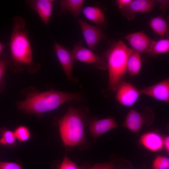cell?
Returning a JSON list of instances; mask_svg holds the SVG:
<instances>
[{
  "mask_svg": "<svg viewBox=\"0 0 169 169\" xmlns=\"http://www.w3.org/2000/svg\"><path fill=\"white\" fill-rule=\"evenodd\" d=\"M81 100L79 95L75 93L51 90L29 94L19 102L18 107L28 113L41 114L55 109L66 101Z\"/></svg>",
  "mask_w": 169,
  "mask_h": 169,
  "instance_id": "6da1fadb",
  "label": "cell"
},
{
  "mask_svg": "<svg viewBox=\"0 0 169 169\" xmlns=\"http://www.w3.org/2000/svg\"><path fill=\"white\" fill-rule=\"evenodd\" d=\"M13 26L10 49L12 60L17 66H27L29 69L35 65L33 59L32 52L28 32L25 28L24 19L20 16L13 18Z\"/></svg>",
  "mask_w": 169,
  "mask_h": 169,
  "instance_id": "7a4b0ae2",
  "label": "cell"
},
{
  "mask_svg": "<svg viewBox=\"0 0 169 169\" xmlns=\"http://www.w3.org/2000/svg\"><path fill=\"white\" fill-rule=\"evenodd\" d=\"M133 49L127 47L121 40L113 42L104 55L107 63L109 72V88L115 91L127 71L128 58Z\"/></svg>",
  "mask_w": 169,
  "mask_h": 169,
  "instance_id": "3957f363",
  "label": "cell"
},
{
  "mask_svg": "<svg viewBox=\"0 0 169 169\" xmlns=\"http://www.w3.org/2000/svg\"><path fill=\"white\" fill-rule=\"evenodd\" d=\"M60 136L64 144L74 146L85 142L84 129L79 111L70 106L59 121Z\"/></svg>",
  "mask_w": 169,
  "mask_h": 169,
  "instance_id": "277c9868",
  "label": "cell"
},
{
  "mask_svg": "<svg viewBox=\"0 0 169 169\" xmlns=\"http://www.w3.org/2000/svg\"><path fill=\"white\" fill-rule=\"evenodd\" d=\"M154 119V114L149 107L144 108L142 112L131 110L127 114L122 126L138 134L144 124L150 125Z\"/></svg>",
  "mask_w": 169,
  "mask_h": 169,
  "instance_id": "5b68a950",
  "label": "cell"
},
{
  "mask_svg": "<svg viewBox=\"0 0 169 169\" xmlns=\"http://www.w3.org/2000/svg\"><path fill=\"white\" fill-rule=\"evenodd\" d=\"M71 52L74 59L91 64L95 67L99 69L105 70L107 68L106 59L84 47L82 40L75 44Z\"/></svg>",
  "mask_w": 169,
  "mask_h": 169,
  "instance_id": "8992f818",
  "label": "cell"
},
{
  "mask_svg": "<svg viewBox=\"0 0 169 169\" xmlns=\"http://www.w3.org/2000/svg\"><path fill=\"white\" fill-rule=\"evenodd\" d=\"M115 98L122 105L132 107L141 95L140 91L131 83L122 80L116 90Z\"/></svg>",
  "mask_w": 169,
  "mask_h": 169,
  "instance_id": "52a82bcc",
  "label": "cell"
},
{
  "mask_svg": "<svg viewBox=\"0 0 169 169\" xmlns=\"http://www.w3.org/2000/svg\"><path fill=\"white\" fill-rule=\"evenodd\" d=\"M78 21L89 49H95L100 40L105 38L102 29L100 26L91 25L80 18Z\"/></svg>",
  "mask_w": 169,
  "mask_h": 169,
  "instance_id": "ba28073f",
  "label": "cell"
},
{
  "mask_svg": "<svg viewBox=\"0 0 169 169\" xmlns=\"http://www.w3.org/2000/svg\"><path fill=\"white\" fill-rule=\"evenodd\" d=\"M54 50L68 79L74 82L75 80L72 75V69L74 59L71 51L60 44L54 41Z\"/></svg>",
  "mask_w": 169,
  "mask_h": 169,
  "instance_id": "9c48e42d",
  "label": "cell"
},
{
  "mask_svg": "<svg viewBox=\"0 0 169 169\" xmlns=\"http://www.w3.org/2000/svg\"><path fill=\"white\" fill-rule=\"evenodd\" d=\"M144 94L165 102H169V79L167 78L151 86L140 90Z\"/></svg>",
  "mask_w": 169,
  "mask_h": 169,
  "instance_id": "30bf717a",
  "label": "cell"
},
{
  "mask_svg": "<svg viewBox=\"0 0 169 169\" xmlns=\"http://www.w3.org/2000/svg\"><path fill=\"white\" fill-rule=\"evenodd\" d=\"M155 1L151 0H132L131 3L120 10L123 14L129 20L134 19L137 13H145L151 11Z\"/></svg>",
  "mask_w": 169,
  "mask_h": 169,
  "instance_id": "8fae6325",
  "label": "cell"
},
{
  "mask_svg": "<svg viewBox=\"0 0 169 169\" xmlns=\"http://www.w3.org/2000/svg\"><path fill=\"white\" fill-rule=\"evenodd\" d=\"M53 0H27L26 3L38 14L41 19L48 26L54 7Z\"/></svg>",
  "mask_w": 169,
  "mask_h": 169,
  "instance_id": "7c38bea8",
  "label": "cell"
},
{
  "mask_svg": "<svg viewBox=\"0 0 169 169\" xmlns=\"http://www.w3.org/2000/svg\"><path fill=\"white\" fill-rule=\"evenodd\" d=\"M124 38L129 42L133 50L139 53L146 52L153 41L142 31L130 33Z\"/></svg>",
  "mask_w": 169,
  "mask_h": 169,
  "instance_id": "4fadbf2b",
  "label": "cell"
},
{
  "mask_svg": "<svg viewBox=\"0 0 169 169\" xmlns=\"http://www.w3.org/2000/svg\"><path fill=\"white\" fill-rule=\"evenodd\" d=\"M119 126L114 118L109 117L93 121L90 124V130L92 136L97 138Z\"/></svg>",
  "mask_w": 169,
  "mask_h": 169,
  "instance_id": "5bb4252c",
  "label": "cell"
},
{
  "mask_svg": "<svg viewBox=\"0 0 169 169\" xmlns=\"http://www.w3.org/2000/svg\"><path fill=\"white\" fill-rule=\"evenodd\" d=\"M139 142L147 150L153 152L158 151L164 147L163 138L155 131L149 132L142 135Z\"/></svg>",
  "mask_w": 169,
  "mask_h": 169,
  "instance_id": "9a60e30c",
  "label": "cell"
},
{
  "mask_svg": "<svg viewBox=\"0 0 169 169\" xmlns=\"http://www.w3.org/2000/svg\"><path fill=\"white\" fill-rule=\"evenodd\" d=\"M85 16L96 25L101 26L105 22L104 13L101 9L97 6H87L82 10Z\"/></svg>",
  "mask_w": 169,
  "mask_h": 169,
  "instance_id": "2e32d148",
  "label": "cell"
},
{
  "mask_svg": "<svg viewBox=\"0 0 169 169\" xmlns=\"http://www.w3.org/2000/svg\"><path fill=\"white\" fill-rule=\"evenodd\" d=\"M150 25L161 38H168L169 34L168 24L162 17L158 16L153 18L150 22Z\"/></svg>",
  "mask_w": 169,
  "mask_h": 169,
  "instance_id": "e0dca14e",
  "label": "cell"
},
{
  "mask_svg": "<svg viewBox=\"0 0 169 169\" xmlns=\"http://www.w3.org/2000/svg\"><path fill=\"white\" fill-rule=\"evenodd\" d=\"M84 2L83 0H63L59 5L62 11H69L75 18L81 13Z\"/></svg>",
  "mask_w": 169,
  "mask_h": 169,
  "instance_id": "ac0fdd59",
  "label": "cell"
},
{
  "mask_svg": "<svg viewBox=\"0 0 169 169\" xmlns=\"http://www.w3.org/2000/svg\"><path fill=\"white\" fill-rule=\"evenodd\" d=\"M169 51V39L164 38L157 41H153L146 52L156 57L158 54L166 53Z\"/></svg>",
  "mask_w": 169,
  "mask_h": 169,
  "instance_id": "d6986e66",
  "label": "cell"
},
{
  "mask_svg": "<svg viewBox=\"0 0 169 169\" xmlns=\"http://www.w3.org/2000/svg\"><path fill=\"white\" fill-rule=\"evenodd\" d=\"M141 64L140 53L133 50L128 59L127 71L131 76L137 75L141 70Z\"/></svg>",
  "mask_w": 169,
  "mask_h": 169,
  "instance_id": "ffe728a7",
  "label": "cell"
},
{
  "mask_svg": "<svg viewBox=\"0 0 169 169\" xmlns=\"http://www.w3.org/2000/svg\"><path fill=\"white\" fill-rule=\"evenodd\" d=\"M1 137L0 144L4 146H12L16 143V138L14 132L6 129H3L1 131Z\"/></svg>",
  "mask_w": 169,
  "mask_h": 169,
  "instance_id": "44dd1931",
  "label": "cell"
},
{
  "mask_svg": "<svg viewBox=\"0 0 169 169\" xmlns=\"http://www.w3.org/2000/svg\"><path fill=\"white\" fill-rule=\"evenodd\" d=\"M152 169H169V158L162 156H157L153 161Z\"/></svg>",
  "mask_w": 169,
  "mask_h": 169,
  "instance_id": "7402d4cb",
  "label": "cell"
},
{
  "mask_svg": "<svg viewBox=\"0 0 169 169\" xmlns=\"http://www.w3.org/2000/svg\"><path fill=\"white\" fill-rule=\"evenodd\" d=\"M16 138L20 141L24 142L30 137V132L28 128L24 126H20L16 128L14 132Z\"/></svg>",
  "mask_w": 169,
  "mask_h": 169,
  "instance_id": "603a6c76",
  "label": "cell"
},
{
  "mask_svg": "<svg viewBox=\"0 0 169 169\" xmlns=\"http://www.w3.org/2000/svg\"><path fill=\"white\" fill-rule=\"evenodd\" d=\"M58 169H83L65 156Z\"/></svg>",
  "mask_w": 169,
  "mask_h": 169,
  "instance_id": "cb8c5ba5",
  "label": "cell"
},
{
  "mask_svg": "<svg viewBox=\"0 0 169 169\" xmlns=\"http://www.w3.org/2000/svg\"><path fill=\"white\" fill-rule=\"evenodd\" d=\"M0 169H23L19 164L9 162L0 161Z\"/></svg>",
  "mask_w": 169,
  "mask_h": 169,
  "instance_id": "d4e9b609",
  "label": "cell"
},
{
  "mask_svg": "<svg viewBox=\"0 0 169 169\" xmlns=\"http://www.w3.org/2000/svg\"><path fill=\"white\" fill-rule=\"evenodd\" d=\"M88 169H116L115 162L111 161L108 162L97 164Z\"/></svg>",
  "mask_w": 169,
  "mask_h": 169,
  "instance_id": "484cf974",
  "label": "cell"
},
{
  "mask_svg": "<svg viewBox=\"0 0 169 169\" xmlns=\"http://www.w3.org/2000/svg\"><path fill=\"white\" fill-rule=\"evenodd\" d=\"M9 63L10 61L6 59H0V82Z\"/></svg>",
  "mask_w": 169,
  "mask_h": 169,
  "instance_id": "4316f807",
  "label": "cell"
},
{
  "mask_svg": "<svg viewBox=\"0 0 169 169\" xmlns=\"http://www.w3.org/2000/svg\"><path fill=\"white\" fill-rule=\"evenodd\" d=\"M131 1V0H117L116 1V3L119 8L121 10L129 5Z\"/></svg>",
  "mask_w": 169,
  "mask_h": 169,
  "instance_id": "83f0119b",
  "label": "cell"
},
{
  "mask_svg": "<svg viewBox=\"0 0 169 169\" xmlns=\"http://www.w3.org/2000/svg\"><path fill=\"white\" fill-rule=\"evenodd\" d=\"M169 137L166 136L163 138V146L165 148L167 152L169 153Z\"/></svg>",
  "mask_w": 169,
  "mask_h": 169,
  "instance_id": "f1b7e54d",
  "label": "cell"
},
{
  "mask_svg": "<svg viewBox=\"0 0 169 169\" xmlns=\"http://www.w3.org/2000/svg\"><path fill=\"white\" fill-rule=\"evenodd\" d=\"M4 45L1 42H0V54L2 52L4 48Z\"/></svg>",
  "mask_w": 169,
  "mask_h": 169,
  "instance_id": "f546056e",
  "label": "cell"
},
{
  "mask_svg": "<svg viewBox=\"0 0 169 169\" xmlns=\"http://www.w3.org/2000/svg\"><path fill=\"white\" fill-rule=\"evenodd\" d=\"M116 169H126V168H116Z\"/></svg>",
  "mask_w": 169,
  "mask_h": 169,
  "instance_id": "4dcf8cb0",
  "label": "cell"
}]
</instances>
